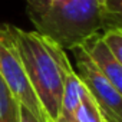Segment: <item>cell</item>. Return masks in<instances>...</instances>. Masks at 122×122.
<instances>
[{
	"label": "cell",
	"instance_id": "obj_4",
	"mask_svg": "<svg viewBox=\"0 0 122 122\" xmlns=\"http://www.w3.org/2000/svg\"><path fill=\"white\" fill-rule=\"evenodd\" d=\"M72 52L76 57L78 76L101 108L106 122H122V91L116 89L106 76L95 68L81 46L72 49Z\"/></svg>",
	"mask_w": 122,
	"mask_h": 122
},
{
	"label": "cell",
	"instance_id": "obj_9",
	"mask_svg": "<svg viewBox=\"0 0 122 122\" xmlns=\"http://www.w3.org/2000/svg\"><path fill=\"white\" fill-rule=\"evenodd\" d=\"M63 0H26L27 12H43Z\"/></svg>",
	"mask_w": 122,
	"mask_h": 122
},
{
	"label": "cell",
	"instance_id": "obj_11",
	"mask_svg": "<svg viewBox=\"0 0 122 122\" xmlns=\"http://www.w3.org/2000/svg\"><path fill=\"white\" fill-rule=\"evenodd\" d=\"M53 122H72V121H71V119H68L63 113H59V116H57Z\"/></svg>",
	"mask_w": 122,
	"mask_h": 122
},
{
	"label": "cell",
	"instance_id": "obj_8",
	"mask_svg": "<svg viewBox=\"0 0 122 122\" xmlns=\"http://www.w3.org/2000/svg\"><path fill=\"white\" fill-rule=\"evenodd\" d=\"M101 37L105 46L111 50V53L119 62H122V29L121 27L106 29L103 30V35H101Z\"/></svg>",
	"mask_w": 122,
	"mask_h": 122
},
{
	"label": "cell",
	"instance_id": "obj_6",
	"mask_svg": "<svg viewBox=\"0 0 122 122\" xmlns=\"http://www.w3.org/2000/svg\"><path fill=\"white\" fill-rule=\"evenodd\" d=\"M71 121L72 122H106L101 108L98 106L95 99L91 96V93L85 89V86H83V92L81 95L79 103L72 113Z\"/></svg>",
	"mask_w": 122,
	"mask_h": 122
},
{
	"label": "cell",
	"instance_id": "obj_3",
	"mask_svg": "<svg viewBox=\"0 0 122 122\" xmlns=\"http://www.w3.org/2000/svg\"><path fill=\"white\" fill-rule=\"evenodd\" d=\"M0 78L20 105L27 108L42 122H47L45 111L27 79L7 23L0 26Z\"/></svg>",
	"mask_w": 122,
	"mask_h": 122
},
{
	"label": "cell",
	"instance_id": "obj_7",
	"mask_svg": "<svg viewBox=\"0 0 122 122\" xmlns=\"http://www.w3.org/2000/svg\"><path fill=\"white\" fill-rule=\"evenodd\" d=\"M19 105L0 78V122H19Z\"/></svg>",
	"mask_w": 122,
	"mask_h": 122
},
{
	"label": "cell",
	"instance_id": "obj_10",
	"mask_svg": "<svg viewBox=\"0 0 122 122\" xmlns=\"http://www.w3.org/2000/svg\"><path fill=\"white\" fill-rule=\"evenodd\" d=\"M19 122H42V121L36 118L27 108L19 105Z\"/></svg>",
	"mask_w": 122,
	"mask_h": 122
},
{
	"label": "cell",
	"instance_id": "obj_1",
	"mask_svg": "<svg viewBox=\"0 0 122 122\" xmlns=\"http://www.w3.org/2000/svg\"><path fill=\"white\" fill-rule=\"evenodd\" d=\"M39 35L72 50L101 30L121 27V15L105 12L96 0H63L43 12H27Z\"/></svg>",
	"mask_w": 122,
	"mask_h": 122
},
{
	"label": "cell",
	"instance_id": "obj_5",
	"mask_svg": "<svg viewBox=\"0 0 122 122\" xmlns=\"http://www.w3.org/2000/svg\"><path fill=\"white\" fill-rule=\"evenodd\" d=\"M81 47L88 55L95 68L103 76H106V79L116 89L122 91V62H119L105 46L101 35L99 33L92 35L91 37L82 42Z\"/></svg>",
	"mask_w": 122,
	"mask_h": 122
},
{
	"label": "cell",
	"instance_id": "obj_12",
	"mask_svg": "<svg viewBox=\"0 0 122 122\" xmlns=\"http://www.w3.org/2000/svg\"><path fill=\"white\" fill-rule=\"evenodd\" d=\"M96 2H98V3H99V5H101V6H102V5H103V3H105V2H106V0H96Z\"/></svg>",
	"mask_w": 122,
	"mask_h": 122
},
{
	"label": "cell",
	"instance_id": "obj_2",
	"mask_svg": "<svg viewBox=\"0 0 122 122\" xmlns=\"http://www.w3.org/2000/svg\"><path fill=\"white\" fill-rule=\"evenodd\" d=\"M27 79L45 111L47 122H53L62 106V72L49 47L47 40L35 32L7 25Z\"/></svg>",
	"mask_w": 122,
	"mask_h": 122
}]
</instances>
